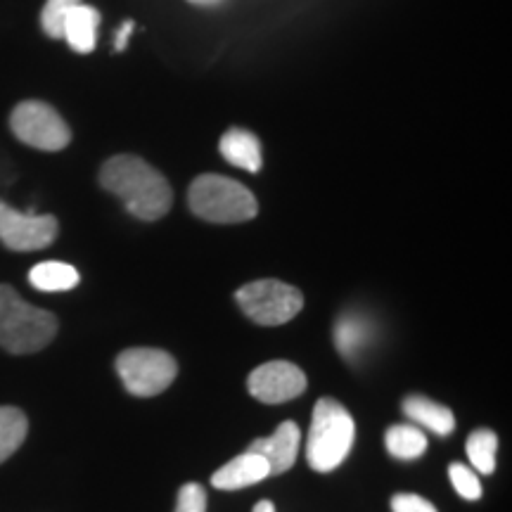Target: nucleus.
<instances>
[{
    "label": "nucleus",
    "instance_id": "8",
    "mask_svg": "<svg viewBox=\"0 0 512 512\" xmlns=\"http://www.w3.org/2000/svg\"><path fill=\"white\" fill-rule=\"evenodd\" d=\"M57 219L50 214H22L0 200V242L12 252H36L53 245Z\"/></svg>",
    "mask_w": 512,
    "mask_h": 512
},
{
    "label": "nucleus",
    "instance_id": "1",
    "mask_svg": "<svg viewBox=\"0 0 512 512\" xmlns=\"http://www.w3.org/2000/svg\"><path fill=\"white\" fill-rule=\"evenodd\" d=\"M100 185L117 195L128 214L140 221H157L169 214L174 192L166 178L145 159L133 155H117L107 159L100 169Z\"/></svg>",
    "mask_w": 512,
    "mask_h": 512
},
{
    "label": "nucleus",
    "instance_id": "19",
    "mask_svg": "<svg viewBox=\"0 0 512 512\" xmlns=\"http://www.w3.org/2000/svg\"><path fill=\"white\" fill-rule=\"evenodd\" d=\"M496 451L498 437L491 430H475L467 439V458L484 475H491L496 470Z\"/></svg>",
    "mask_w": 512,
    "mask_h": 512
},
{
    "label": "nucleus",
    "instance_id": "25",
    "mask_svg": "<svg viewBox=\"0 0 512 512\" xmlns=\"http://www.w3.org/2000/svg\"><path fill=\"white\" fill-rule=\"evenodd\" d=\"M252 512H275V508H273L271 501H259L254 505Z\"/></svg>",
    "mask_w": 512,
    "mask_h": 512
},
{
    "label": "nucleus",
    "instance_id": "10",
    "mask_svg": "<svg viewBox=\"0 0 512 512\" xmlns=\"http://www.w3.org/2000/svg\"><path fill=\"white\" fill-rule=\"evenodd\" d=\"M299 441H302L299 427L294 425V422H283L271 437L256 439L254 444L249 446V451L259 453V456L266 460L271 475H283V472H287L294 465V460H297Z\"/></svg>",
    "mask_w": 512,
    "mask_h": 512
},
{
    "label": "nucleus",
    "instance_id": "6",
    "mask_svg": "<svg viewBox=\"0 0 512 512\" xmlns=\"http://www.w3.org/2000/svg\"><path fill=\"white\" fill-rule=\"evenodd\" d=\"M117 373L133 396L162 394L176 380L178 366L174 356L162 349H126L117 356Z\"/></svg>",
    "mask_w": 512,
    "mask_h": 512
},
{
    "label": "nucleus",
    "instance_id": "17",
    "mask_svg": "<svg viewBox=\"0 0 512 512\" xmlns=\"http://www.w3.org/2000/svg\"><path fill=\"white\" fill-rule=\"evenodd\" d=\"M384 446L399 460H415L427 451V437L413 425H394L384 434Z\"/></svg>",
    "mask_w": 512,
    "mask_h": 512
},
{
    "label": "nucleus",
    "instance_id": "7",
    "mask_svg": "<svg viewBox=\"0 0 512 512\" xmlns=\"http://www.w3.org/2000/svg\"><path fill=\"white\" fill-rule=\"evenodd\" d=\"M10 128L24 145L43 152H60L72 140L67 121L55 107L41 100L19 102L10 114Z\"/></svg>",
    "mask_w": 512,
    "mask_h": 512
},
{
    "label": "nucleus",
    "instance_id": "2",
    "mask_svg": "<svg viewBox=\"0 0 512 512\" xmlns=\"http://www.w3.org/2000/svg\"><path fill=\"white\" fill-rule=\"evenodd\" d=\"M57 335L50 311L24 302L10 285H0V347L10 354H36Z\"/></svg>",
    "mask_w": 512,
    "mask_h": 512
},
{
    "label": "nucleus",
    "instance_id": "14",
    "mask_svg": "<svg viewBox=\"0 0 512 512\" xmlns=\"http://www.w3.org/2000/svg\"><path fill=\"white\" fill-rule=\"evenodd\" d=\"M219 150L226 162H230L238 169H245L249 174L261 171V143L247 128H230L223 133Z\"/></svg>",
    "mask_w": 512,
    "mask_h": 512
},
{
    "label": "nucleus",
    "instance_id": "22",
    "mask_svg": "<svg viewBox=\"0 0 512 512\" xmlns=\"http://www.w3.org/2000/svg\"><path fill=\"white\" fill-rule=\"evenodd\" d=\"M176 512H207V494L200 484H185L178 491Z\"/></svg>",
    "mask_w": 512,
    "mask_h": 512
},
{
    "label": "nucleus",
    "instance_id": "13",
    "mask_svg": "<svg viewBox=\"0 0 512 512\" xmlns=\"http://www.w3.org/2000/svg\"><path fill=\"white\" fill-rule=\"evenodd\" d=\"M332 337H335V347L339 354L347 358L349 363H356L363 351L370 347V342H373V325L361 313L347 311L337 318Z\"/></svg>",
    "mask_w": 512,
    "mask_h": 512
},
{
    "label": "nucleus",
    "instance_id": "15",
    "mask_svg": "<svg viewBox=\"0 0 512 512\" xmlns=\"http://www.w3.org/2000/svg\"><path fill=\"white\" fill-rule=\"evenodd\" d=\"M401 408L403 413H406V418H411L413 422H418V425L427 427V430L439 434V437H448V434L456 430V418H453L451 408L441 406V403H434L432 399H427V396H418V394L406 396Z\"/></svg>",
    "mask_w": 512,
    "mask_h": 512
},
{
    "label": "nucleus",
    "instance_id": "18",
    "mask_svg": "<svg viewBox=\"0 0 512 512\" xmlns=\"http://www.w3.org/2000/svg\"><path fill=\"white\" fill-rule=\"evenodd\" d=\"M29 432V420L19 408L0 406V463H5L19 446L24 444Z\"/></svg>",
    "mask_w": 512,
    "mask_h": 512
},
{
    "label": "nucleus",
    "instance_id": "26",
    "mask_svg": "<svg viewBox=\"0 0 512 512\" xmlns=\"http://www.w3.org/2000/svg\"><path fill=\"white\" fill-rule=\"evenodd\" d=\"M192 5H219L223 0H188Z\"/></svg>",
    "mask_w": 512,
    "mask_h": 512
},
{
    "label": "nucleus",
    "instance_id": "5",
    "mask_svg": "<svg viewBox=\"0 0 512 512\" xmlns=\"http://www.w3.org/2000/svg\"><path fill=\"white\" fill-rule=\"evenodd\" d=\"M235 302L256 325H285L304 309L297 287L283 280H254L235 292Z\"/></svg>",
    "mask_w": 512,
    "mask_h": 512
},
{
    "label": "nucleus",
    "instance_id": "23",
    "mask_svg": "<svg viewBox=\"0 0 512 512\" xmlns=\"http://www.w3.org/2000/svg\"><path fill=\"white\" fill-rule=\"evenodd\" d=\"M394 512H437V508L418 494H396L392 498Z\"/></svg>",
    "mask_w": 512,
    "mask_h": 512
},
{
    "label": "nucleus",
    "instance_id": "16",
    "mask_svg": "<svg viewBox=\"0 0 512 512\" xmlns=\"http://www.w3.org/2000/svg\"><path fill=\"white\" fill-rule=\"evenodd\" d=\"M81 275L74 266L62 261H43L29 271V283L41 292H67L79 285Z\"/></svg>",
    "mask_w": 512,
    "mask_h": 512
},
{
    "label": "nucleus",
    "instance_id": "12",
    "mask_svg": "<svg viewBox=\"0 0 512 512\" xmlns=\"http://www.w3.org/2000/svg\"><path fill=\"white\" fill-rule=\"evenodd\" d=\"M98 27H100V12L93 5L79 3L76 8L67 12L62 22V38L69 43L74 53L88 55L95 50L98 43Z\"/></svg>",
    "mask_w": 512,
    "mask_h": 512
},
{
    "label": "nucleus",
    "instance_id": "3",
    "mask_svg": "<svg viewBox=\"0 0 512 512\" xmlns=\"http://www.w3.org/2000/svg\"><path fill=\"white\" fill-rule=\"evenodd\" d=\"M354 437L356 425L351 413L337 399L323 396L313 408L306 460L316 472H332L347 460Z\"/></svg>",
    "mask_w": 512,
    "mask_h": 512
},
{
    "label": "nucleus",
    "instance_id": "24",
    "mask_svg": "<svg viewBox=\"0 0 512 512\" xmlns=\"http://www.w3.org/2000/svg\"><path fill=\"white\" fill-rule=\"evenodd\" d=\"M131 31H133V19H126L124 27L117 31V50H119V53H121V50H126L128 38H131Z\"/></svg>",
    "mask_w": 512,
    "mask_h": 512
},
{
    "label": "nucleus",
    "instance_id": "21",
    "mask_svg": "<svg viewBox=\"0 0 512 512\" xmlns=\"http://www.w3.org/2000/svg\"><path fill=\"white\" fill-rule=\"evenodd\" d=\"M448 475H451L453 486H456V491L465 498V501H479V498H482V484H479L477 475L470 467L453 463L448 467Z\"/></svg>",
    "mask_w": 512,
    "mask_h": 512
},
{
    "label": "nucleus",
    "instance_id": "11",
    "mask_svg": "<svg viewBox=\"0 0 512 512\" xmlns=\"http://www.w3.org/2000/svg\"><path fill=\"white\" fill-rule=\"evenodd\" d=\"M268 475H271V470H268L266 460L261 458L259 453L247 451L223 465L221 470H216L214 475H211V484L221 491H235L264 482Z\"/></svg>",
    "mask_w": 512,
    "mask_h": 512
},
{
    "label": "nucleus",
    "instance_id": "9",
    "mask_svg": "<svg viewBox=\"0 0 512 512\" xmlns=\"http://www.w3.org/2000/svg\"><path fill=\"white\" fill-rule=\"evenodd\" d=\"M249 394L261 403H285L306 389V375L290 361H268L249 373Z\"/></svg>",
    "mask_w": 512,
    "mask_h": 512
},
{
    "label": "nucleus",
    "instance_id": "4",
    "mask_svg": "<svg viewBox=\"0 0 512 512\" xmlns=\"http://www.w3.org/2000/svg\"><path fill=\"white\" fill-rule=\"evenodd\" d=\"M192 214L209 223H245L259 214L256 197L245 185L219 174H204L190 185Z\"/></svg>",
    "mask_w": 512,
    "mask_h": 512
},
{
    "label": "nucleus",
    "instance_id": "20",
    "mask_svg": "<svg viewBox=\"0 0 512 512\" xmlns=\"http://www.w3.org/2000/svg\"><path fill=\"white\" fill-rule=\"evenodd\" d=\"M81 0H48L41 12V27L50 38H62V22L67 12L76 8Z\"/></svg>",
    "mask_w": 512,
    "mask_h": 512
}]
</instances>
